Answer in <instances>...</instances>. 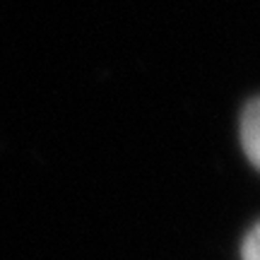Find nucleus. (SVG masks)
Here are the masks:
<instances>
[{"label": "nucleus", "mask_w": 260, "mask_h": 260, "mask_svg": "<svg viewBox=\"0 0 260 260\" xmlns=\"http://www.w3.org/2000/svg\"><path fill=\"white\" fill-rule=\"evenodd\" d=\"M243 260H260V224L253 226L243 241Z\"/></svg>", "instance_id": "2"}, {"label": "nucleus", "mask_w": 260, "mask_h": 260, "mask_svg": "<svg viewBox=\"0 0 260 260\" xmlns=\"http://www.w3.org/2000/svg\"><path fill=\"white\" fill-rule=\"evenodd\" d=\"M241 145L246 157L260 169V96L246 106L241 116Z\"/></svg>", "instance_id": "1"}]
</instances>
